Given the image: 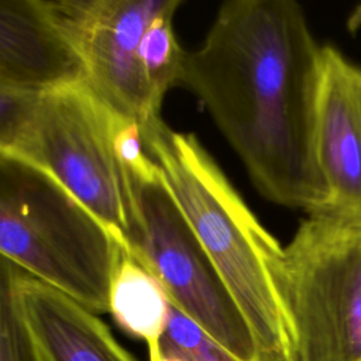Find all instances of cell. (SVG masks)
Instances as JSON below:
<instances>
[{"label":"cell","instance_id":"5b68a950","mask_svg":"<svg viewBox=\"0 0 361 361\" xmlns=\"http://www.w3.org/2000/svg\"><path fill=\"white\" fill-rule=\"evenodd\" d=\"M120 117L85 79L41 93L23 155L47 169L131 255L138 223L114 145Z\"/></svg>","mask_w":361,"mask_h":361},{"label":"cell","instance_id":"4fadbf2b","mask_svg":"<svg viewBox=\"0 0 361 361\" xmlns=\"http://www.w3.org/2000/svg\"><path fill=\"white\" fill-rule=\"evenodd\" d=\"M161 354L183 361H240L172 303Z\"/></svg>","mask_w":361,"mask_h":361},{"label":"cell","instance_id":"6da1fadb","mask_svg":"<svg viewBox=\"0 0 361 361\" xmlns=\"http://www.w3.org/2000/svg\"><path fill=\"white\" fill-rule=\"evenodd\" d=\"M322 48L292 0H230L185 52L180 86L209 110L269 202L317 216L327 197L313 151Z\"/></svg>","mask_w":361,"mask_h":361},{"label":"cell","instance_id":"ba28073f","mask_svg":"<svg viewBox=\"0 0 361 361\" xmlns=\"http://www.w3.org/2000/svg\"><path fill=\"white\" fill-rule=\"evenodd\" d=\"M313 151L327 197L319 217L361 227V68L322 48Z\"/></svg>","mask_w":361,"mask_h":361},{"label":"cell","instance_id":"52a82bcc","mask_svg":"<svg viewBox=\"0 0 361 361\" xmlns=\"http://www.w3.org/2000/svg\"><path fill=\"white\" fill-rule=\"evenodd\" d=\"M176 0H41L79 58L86 85L116 113L145 126L162 99L148 73L151 27Z\"/></svg>","mask_w":361,"mask_h":361},{"label":"cell","instance_id":"7a4b0ae2","mask_svg":"<svg viewBox=\"0 0 361 361\" xmlns=\"http://www.w3.org/2000/svg\"><path fill=\"white\" fill-rule=\"evenodd\" d=\"M141 134L148 155L251 329L262 361L290 358L278 292L283 247L193 134L172 130L161 117L142 126Z\"/></svg>","mask_w":361,"mask_h":361},{"label":"cell","instance_id":"5bb4252c","mask_svg":"<svg viewBox=\"0 0 361 361\" xmlns=\"http://www.w3.org/2000/svg\"><path fill=\"white\" fill-rule=\"evenodd\" d=\"M41 93L0 83V151L23 154Z\"/></svg>","mask_w":361,"mask_h":361},{"label":"cell","instance_id":"3957f363","mask_svg":"<svg viewBox=\"0 0 361 361\" xmlns=\"http://www.w3.org/2000/svg\"><path fill=\"white\" fill-rule=\"evenodd\" d=\"M120 247L47 169L0 151V254L96 314L109 312Z\"/></svg>","mask_w":361,"mask_h":361},{"label":"cell","instance_id":"2e32d148","mask_svg":"<svg viewBox=\"0 0 361 361\" xmlns=\"http://www.w3.org/2000/svg\"><path fill=\"white\" fill-rule=\"evenodd\" d=\"M279 361H292V358H282V360H279Z\"/></svg>","mask_w":361,"mask_h":361},{"label":"cell","instance_id":"30bf717a","mask_svg":"<svg viewBox=\"0 0 361 361\" xmlns=\"http://www.w3.org/2000/svg\"><path fill=\"white\" fill-rule=\"evenodd\" d=\"M20 296L42 361H137L96 313L23 274Z\"/></svg>","mask_w":361,"mask_h":361},{"label":"cell","instance_id":"8992f818","mask_svg":"<svg viewBox=\"0 0 361 361\" xmlns=\"http://www.w3.org/2000/svg\"><path fill=\"white\" fill-rule=\"evenodd\" d=\"M138 235L131 257L164 286L171 303L240 361H262L244 316L220 279L157 165L128 175Z\"/></svg>","mask_w":361,"mask_h":361},{"label":"cell","instance_id":"9a60e30c","mask_svg":"<svg viewBox=\"0 0 361 361\" xmlns=\"http://www.w3.org/2000/svg\"><path fill=\"white\" fill-rule=\"evenodd\" d=\"M152 361H183V360H180V358H176V357H169V355H159L158 358H155V360H152Z\"/></svg>","mask_w":361,"mask_h":361},{"label":"cell","instance_id":"9c48e42d","mask_svg":"<svg viewBox=\"0 0 361 361\" xmlns=\"http://www.w3.org/2000/svg\"><path fill=\"white\" fill-rule=\"evenodd\" d=\"M85 79L41 0L0 1V83L45 93Z\"/></svg>","mask_w":361,"mask_h":361},{"label":"cell","instance_id":"8fae6325","mask_svg":"<svg viewBox=\"0 0 361 361\" xmlns=\"http://www.w3.org/2000/svg\"><path fill=\"white\" fill-rule=\"evenodd\" d=\"M169 310L171 300L159 281L120 251L110 279L109 313L126 333L145 341L149 361L161 355Z\"/></svg>","mask_w":361,"mask_h":361},{"label":"cell","instance_id":"7c38bea8","mask_svg":"<svg viewBox=\"0 0 361 361\" xmlns=\"http://www.w3.org/2000/svg\"><path fill=\"white\" fill-rule=\"evenodd\" d=\"M23 274L0 254V361H42L20 296Z\"/></svg>","mask_w":361,"mask_h":361},{"label":"cell","instance_id":"277c9868","mask_svg":"<svg viewBox=\"0 0 361 361\" xmlns=\"http://www.w3.org/2000/svg\"><path fill=\"white\" fill-rule=\"evenodd\" d=\"M292 361H361V227L307 216L278 281Z\"/></svg>","mask_w":361,"mask_h":361}]
</instances>
